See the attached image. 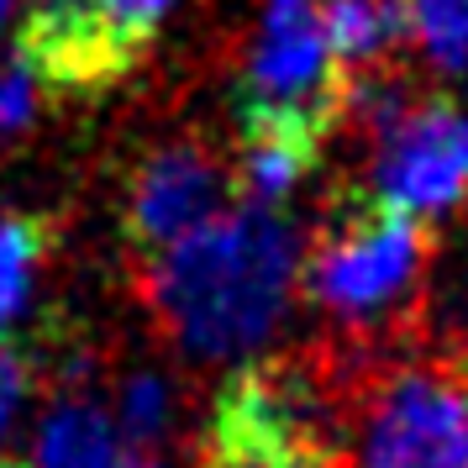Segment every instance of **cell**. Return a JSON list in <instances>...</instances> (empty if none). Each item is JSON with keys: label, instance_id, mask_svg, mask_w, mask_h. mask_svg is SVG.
<instances>
[{"label": "cell", "instance_id": "obj_14", "mask_svg": "<svg viewBox=\"0 0 468 468\" xmlns=\"http://www.w3.org/2000/svg\"><path fill=\"white\" fill-rule=\"evenodd\" d=\"M43 269V227L22 216H0V332L27 311Z\"/></svg>", "mask_w": 468, "mask_h": 468}, {"label": "cell", "instance_id": "obj_9", "mask_svg": "<svg viewBox=\"0 0 468 468\" xmlns=\"http://www.w3.org/2000/svg\"><path fill=\"white\" fill-rule=\"evenodd\" d=\"M316 148H321V137H311V132L248 127V143H242V190H248V206L279 211L311 179Z\"/></svg>", "mask_w": 468, "mask_h": 468}, {"label": "cell", "instance_id": "obj_17", "mask_svg": "<svg viewBox=\"0 0 468 468\" xmlns=\"http://www.w3.org/2000/svg\"><path fill=\"white\" fill-rule=\"evenodd\" d=\"M11 5H16V0H0V32H5V22H11Z\"/></svg>", "mask_w": 468, "mask_h": 468}, {"label": "cell", "instance_id": "obj_16", "mask_svg": "<svg viewBox=\"0 0 468 468\" xmlns=\"http://www.w3.org/2000/svg\"><path fill=\"white\" fill-rule=\"evenodd\" d=\"M122 468H179L174 458H164V452H127L122 458Z\"/></svg>", "mask_w": 468, "mask_h": 468}, {"label": "cell", "instance_id": "obj_7", "mask_svg": "<svg viewBox=\"0 0 468 468\" xmlns=\"http://www.w3.org/2000/svg\"><path fill=\"white\" fill-rule=\"evenodd\" d=\"M221 190L227 179L216 169V158L206 148H164L153 153L137 169L127 195V227L143 248H174L179 237H190L195 227H206L221 211Z\"/></svg>", "mask_w": 468, "mask_h": 468}, {"label": "cell", "instance_id": "obj_15", "mask_svg": "<svg viewBox=\"0 0 468 468\" xmlns=\"http://www.w3.org/2000/svg\"><path fill=\"white\" fill-rule=\"evenodd\" d=\"M32 106H37V74L22 58L0 64V132L27 127L32 122Z\"/></svg>", "mask_w": 468, "mask_h": 468}, {"label": "cell", "instance_id": "obj_6", "mask_svg": "<svg viewBox=\"0 0 468 468\" xmlns=\"http://www.w3.org/2000/svg\"><path fill=\"white\" fill-rule=\"evenodd\" d=\"M368 195L405 221L452 216L468 200V111L452 101L410 106L368 137Z\"/></svg>", "mask_w": 468, "mask_h": 468}, {"label": "cell", "instance_id": "obj_12", "mask_svg": "<svg viewBox=\"0 0 468 468\" xmlns=\"http://www.w3.org/2000/svg\"><path fill=\"white\" fill-rule=\"evenodd\" d=\"M111 416H116V431H122V442L132 452H158L169 442L174 421H179V395L158 368H137V374L122 379Z\"/></svg>", "mask_w": 468, "mask_h": 468}, {"label": "cell", "instance_id": "obj_3", "mask_svg": "<svg viewBox=\"0 0 468 468\" xmlns=\"http://www.w3.org/2000/svg\"><path fill=\"white\" fill-rule=\"evenodd\" d=\"M342 111V64L321 0H263L242 58V127L326 137Z\"/></svg>", "mask_w": 468, "mask_h": 468}, {"label": "cell", "instance_id": "obj_5", "mask_svg": "<svg viewBox=\"0 0 468 468\" xmlns=\"http://www.w3.org/2000/svg\"><path fill=\"white\" fill-rule=\"evenodd\" d=\"M169 11L174 0H37L16 58L58 90L111 85L148 53Z\"/></svg>", "mask_w": 468, "mask_h": 468}, {"label": "cell", "instance_id": "obj_4", "mask_svg": "<svg viewBox=\"0 0 468 468\" xmlns=\"http://www.w3.org/2000/svg\"><path fill=\"white\" fill-rule=\"evenodd\" d=\"M347 468H468V384L437 363H400L363 389Z\"/></svg>", "mask_w": 468, "mask_h": 468}, {"label": "cell", "instance_id": "obj_13", "mask_svg": "<svg viewBox=\"0 0 468 468\" xmlns=\"http://www.w3.org/2000/svg\"><path fill=\"white\" fill-rule=\"evenodd\" d=\"M206 468H337V458L321 442H290V437H269L253 426L216 421Z\"/></svg>", "mask_w": 468, "mask_h": 468}, {"label": "cell", "instance_id": "obj_10", "mask_svg": "<svg viewBox=\"0 0 468 468\" xmlns=\"http://www.w3.org/2000/svg\"><path fill=\"white\" fill-rule=\"evenodd\" d=\"M326 37L342 69L379 74L384 58L405 43V5L400 0H321Z\"/></svg>", "mask_w": 468, "mask_h": 468}, {"label": "cell", "instance_id": "obj_2", "mask_svg": "<svg viewBox=\"0 0 468 468\" xmlns=\"http://www.w3.org/2000/svg\"><path fill=\"white\" fill-rule=\"evenodd\" d=\"M426 258H431V248H426L421 221L368 206V211L342 216L305 253L300 284L321 316L374 337L410 316L426 284Z\"/></svg>", "mask_w": 468, "mask_h": 468}, {"label": "cell", "instance_id": "obj_1", "mask_svg": "<svg viewBox=\"0 0 468 468\" xmlns=\"http://www.w3.org/2000/svg\"><path fill=\"white\" fill-rule=\"evenodd\" d=\"M300 274L305 248L295 221L242 200L153 258L148 300L190 358L248 363L279 337Z\"/></svg>", "mask_w": 468, "mask_h": 468}, {"label": "cell", "instance_id": "obj_8", "mask_svg": "<svg viewBox=\"0 0 468 468\" xmlns=\"http://www.w3.org/2000/svg\"><path fill=\"white\" fill-rule=\"evenodd\" d=\"M132 447L116 431V416L90 395H64L48 405V416L32 431L27 468H122Z\"/></svg>", "mask_w": 468, "mask_h": 468}, {"label": "cell", "instance_id": "obj_11", "mask_svg": "<svg viewBox=\"0 0 468 468\" xmlns=\"http://www.w3.org/2000/svg\"><path fill=\"white\" fill-rule=\"evenodd\" d=\"M405 43L431 74L468 80V0H400Z\"/></svg>", "mask_w": 468, "mask_h": 468}]
</instances>
